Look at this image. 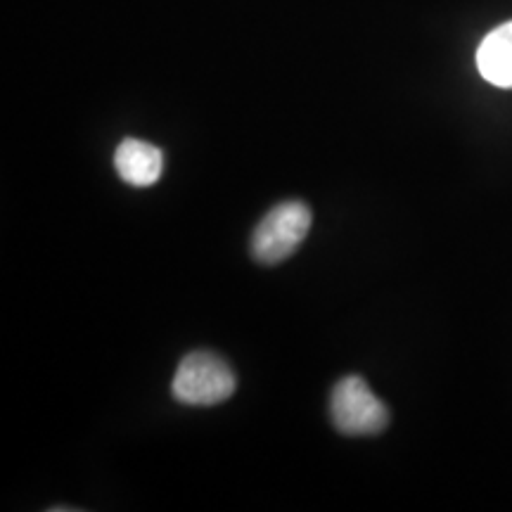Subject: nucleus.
<instances>
[{"label":"nucleus","instance_id":"4","mask_svg":"<svg viewBox=\"0 0 512 512\" xmlns=\"http://www.w3.org/2000/svg\"><path fill=\"white\" fill-rule=\"evenodd\" d=\"M114 169L119 178L136 188L155 185L164 174V155L159 147L138 138L121 140L114 152Z\"/></svg>","mask_w":512,"mask_h":512},{"label":"nucleus","instance_id":"3","mask_svg":"<svg viewBox=\"0 0 512 512\" xmlns=\"http://www.w3.org/2000/svg\"><path fill=\"white\" fill-rule=\"evenodd\" d=\"M330 418L347 437H373L387 430L389 411L361 377L339 380L330 396Z\"/></svg>","mask_w":512,"mask_h":512},{"label":"nucleus","instance_id":"1","mask_svg":"<svg viewBox=\"0 0 512 512\" xmlns=\"http://www.w3.org/2000/svg\"><path fill=\"white\" fill-rule=\"evenodd\" d=\"M238 380L221 356L211 351H192L178 366L171 392L185 406H219L235 394Z\"/></svg>","mask_w":512,"mask_h":512},{"label":"nucleus","instance_id":"2","mask_svg":"<svg viewBox=\"0 0 512 512\" xmlns=\"http://www.w3.org/2000/svg\"><path fill=\"white\" fill-rule=\"evenodd\" d=\"M311 228V209L299 200H287L264 216L252 235V256L273 266L297 252Z\"/></svg>","mask_w":512,"mask_h":512},{"label":"nucleus","instance_id":"5","mask_svg":"<svg viewBox=\"0 0 512 512\" xmlns=\"http://www.w3.org/2000/svg\"><path fill=\"white\" fill-rule=\"evenodd\" d=\"M479 74L498 88H512V22L501 24L477 50Z\"/></svg>","mask_w":512,"mask_h":512}]
</instances>
